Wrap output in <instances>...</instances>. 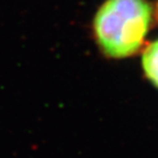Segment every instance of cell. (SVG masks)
Instances as JSON below:
<instances>
[{
  "label": "cell",
  "instance_id": "6da1fadb",
  "mask_svg": "<svg viewBox=\"0 0 158 158\" xmlns=\"http://www.w3.org/2000/svg\"><path fill=\"white\" fill-rule=\"evenodd\" d=\"M153 19L147 0H104L92 20L97 46L109 58H126L143 46Z\"/></svg>",
  "mask_w": 158,
  "mask_h": 158
},
{
  "label": "cell",
  "instance_id": "3957f363",
  "mask_svg": "<svg viewBox=\"0 0 158 158\" xmlns=\"http://www.w3.org/2000/svg\"><path fill=\"white\" fill-rule=\"evenodd\" d=\"M157 15H158V7H157Z\"/></svg>",
  "mask_w": 158,
  "mask_h": 158
},
{
  "label": "cell",
  "instance_id": "7a4b0ae2",
  "mask_svg": "<svg viewBox=\"0 0 158 158\" xmlns=\"http://www.w3.org/2000/svg\"><path fill=\"white\" fill-rule=\"evenodd\" d=\"M142 67L146 78L158 88V40L149 43L144 49Z\"/></svg>",
  "mask_w": 158,
  "mask_h": 158
}]
</instances>
